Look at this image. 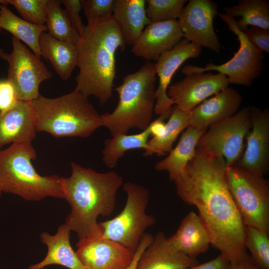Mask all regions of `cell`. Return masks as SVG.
Masks as SVG:
<instances>
[{"instance_id":"obj_9","label":"cell","mask_w":269,"mask_h":269,"mask_svg":"<svg viewBox=\"0 0 269 269\" xmlns=\"http://www.w3.org/2000/svg\"><path fill=\"white\" fill-rule=\"evenodd\" d=\"M218 15L227 25L229 29L237 35L240 43L238 51L230 60L222 64L208 63L205 67L187 65L183 68L181 72L186 75L192 73L216 71L227 77L229 84L249 87L263 70L264 55L249 40L245 33L238 28L234 18L224 13Z\"/></svg>"},{"instance_id":"obj_29","label":"cell","mask_w":269,"mask_h":269,"mask_svg":"<svg viewBox=\"0 0 269 269\" xmlns=\"http://www.w3.org/2000/svg\"><path fill=\"white\" fill-rule=\"evenodd\" d=\"M151 135L152 129L150 123L146 129L138 134L131 135L120 134L106 139L102 150L103 162L109 168H114L127 151L136 148L144 149Z\"/></svg>"},{"instance_id":"obj_24","label":"cell","mask_w":269,"mask_h":269,"mask_svg":"<svg viewBox=\"0 0 269 269\" xmlns=\"http://www.w3.org/2000/svg\"><path fill=\"white\" fill-rule=\"evenodd\" d=\"M206 132L189 126L182 133L176 146L165 158L155 165L157 171H166L171 181H173L185 170L195 156L198 142Z\"/></svg>"},{"instance_id":"obj_23","label":"cell","mask_w":269,"mask_h":269,"mask_svg":"<svg viewBox=\"0 0 269 269\" xmlns=\"http://www.w3.org/2000/svg\"><path fill=\"white\" fill-rule=\"evenodd\" d=\"M145 0H114L112 19L126 44L133 45L145 25L151 23L145 11Z\"/></svg>"},{"instance_id":"obj_39","label":"cell","mask_w":269,"mask_h":269,"mask_svg":"<svg viewBox=\"0 0 269 269\" xmlns=\"http://www.w3.org/2000/svg\"><path fill=\"white\" fill-rule=\"evenodd\" d=\"M153 236L148 233H145L141 239L140 243L135 252L134 258L126 269H136V265L139 259L147 247L152 242Z\"/></svg>"},{"instance_id":"obj_38","label":"cell","mask_w":269,"mask_h":269,"mask_svg":"<svg viewBox=\"0 0 269 269\" xmlns=\"http://www.w3.org/2000/svg\"><path fill=\"white\" fill-rule=\"evenodd\" d=\"M229 262L221 254L214 259L202 263L195 265L185 269H229Z\"/></svg>"},{"instance_id":"obj_12","label":"cell","mask_w":269,"mask_h":269,"mask_svg":"<svg viewBox=\"0 0 269 269\" xmlns=\"http://www.w3.org/2000/svg\"><path fill=\"white\" fill-rule=\"evenodd\" d=\"M76 253L85 269H126L135 252L103 237L100 226L79 240Z\"/></svg>"},{"instance_id":"obj_41","label":"cell","mask_w":269,"mask_h":269,"mask_svg":"<svg viewBox=\"0 0 269 269\" xmlns=\"http://www.w3.org/2000/svg\"><path fill=\"white\" fill-rule=\"evenodd\" d=\"M0 3H3L5 5H6L5 3V0H0Z\"/></svg>"},{"instance_id":"obj_37","label":"cell","mask_w":269,"mask_h":269,"mask_svg":"<svg viewBox=\"0 0 269 269\" xmlns=\"http://www.w3.org/2000/svg\"><path fill=\"white\" fill-rule=\"evenodd\" d=\"M18 99L14 87L7 79L0 80V113L13 107Z\"/></svg>"},{"instance_id":"obj_40","label":"cell","mask_w":269,"mask_h":269,"mask_svg":"<svg viewBox=\"0 0 269 269\" xmlns=\"http://www.w3.org/2000/svg\"><path fill=\"white\" fill-rule=\"evenodd\" d=\"M229 269H260L252 261L242 262L236 265H230Z\"/></svg>"},{"instance_id":"obj_11","label":"cell","mask_w":269,"mask_h":269,"mask_svg":"<svg viewBox=\"0 0 269 269\" xmlns=\"http://www.w3.org/2000/svg\"><path fill=\"white\" fill-rule=\"evenodd\" d=\"M12 50L10 53L0 48V58L8 64L7 79L13 85L18 99L31 102L40 95V83L52 77L40 60L20 40L12 36Z\"/></svg>"},{"instance_id":"obj_21","label":"cell","mask_w":269,"mask_h":269,"mask_svg":"<svg viewBox=\"0 0 269 269\" xmlns=\"http://www.w3.org/2000/svg\"><path fill=\"white\" fill-rule=\"evenodd\" d=\"M198 263L174 249L159 231L141 255L136 269H185Z\"/></svg>"},{"instance_id":"obj_20","label":"cell","mask_w":269,"mask_h":269,"mask_svg":"<svg viewBox=\"0 0 269 269\" xmlns=\"http://www.w3.org/2000/svg\"><path fill=\"white\" fill-rule=\"evenodd\" d=\"M167 240L174 249L192 259L206 252L211 245L207 228L193 211L187 214L176 232Z\"/></svg>"},{"instance_id":"obj_42","label":"cell","mask_w":269,"mask_h":269,"mask_svg":"<svg viewBox=\"0 0 269 269\" xmlns=\"http://www.w3.org/2000/svg\"><path fill=\"white\" fill-rule=\"evenodd\" d=\"M2 192V189H1V187L0 186V196Z\"/></svg>"},{"instance_id":"obj_35","label":"cell","mask_w":269,"mask_h":269,"mask_svg":"<svg viewBox=\"0 0 269 269\" xmlns=\"http://www.w3.org/2000/svg\"><path fill=\"white\" fill-rule=\"evenodd\" d=\"M61 3L65 7L71 25L79 36L82 34L85 26L80 15L82 9L81 0H62Z\"/></svg>"},{"instance_id":"obj_4","label":"cell","mask_w":269,"mask_h":269,"mask_svg":"<svg viewBox=\"0 0 269 269\" xmlns=\"http://www.w3.org/2000/svg\"><path fill=\"white\" fill-rule=\"evenodd\" d=\"M31 103L36 131L46 132L56 138H86L103 127L101 115L88 97L75 89L57 98L40 95Z\"/></svg>"},{"instance_id":"obj_8","label":"cell","mask_w":269,"mask_h":269,"mask_svg":"<svg viewBox=\"0 0 269 269\" xmlns=\"http://www.w3.org/2000/svg\"><path fill=\"white\" fill-rule=\"evenodd\" d=\"M123 188L127 199L123 210L115 218L99 224L104 237L135 252L144 231L156 220L146 213L149 200L148 189L130 182L125 183Z\"/></svg>"},{"instance_id":"obj_15","label":"cell","mask_w":269,"mask_h":269,"mask_svg":"<svg viewBox=\"0 0 269 269\" xmlns=\"http://www.w3.org/2000/svg\"><path fill=\"white\" fill-rule=\"evenodd\" d=\"M252 128L247 138L246 148L236 165L264 176L269 169V110L250 107Z\"/></svg>"},{"instance_id":"obj_1","label":"cell","mask_w":269,"mask_h":269,"mask_svg":"<svg viewBox=\"0 0 269 269\" xmlns=\"http://www.w3.org/2000/svg\"><path fill=\"white\" fill-rule=\"evenodd\" d=\"M223 157L196 149L184 171L173 181L178 197L195 206L211 245L230 263L251 261L245 246L246 225L228 189Z\"/></svg>"},{"instance_id":"obj_14","label":"cell","mask_w":269,"mask_h":269,"mask_svg":"<svg viewBox=\"0 0 269 269\" xmlns=\"http://www.w3.org/2000/svg\"><path fill=\"white\" fill-rule=\"evenodd\" d=\"M227 77L218 73H192L168 87L167 96L179 110L190 112L196 106L229 85Z\"/></svg>"},{"instance_id":"obj_34","label":"cell","mask_w":269,"mask_h":269,"mask_svg":"<svg viewBox=\"0 0 269 269\" xmlns=\"http://www.w3.org/2000/svg\"><path fill=\"white\" fill-rule=\"evenodd\" d=\"M81 2L88 23L112 18L114 0H81Z\"/></svg>"},{"instance_id":"obj_17","label":"cell","mask_w":269,"mask_h":269,"mask_svg":"<svg viewBox=\"0 0 269 269\" xmlns=\"http://www.w3.org/2000/svg\"><path fill=\"white\" fill-rule=\"evenodd\" d=\"M183 38L178 20L151 23L142 31L131 51L144 59L157 60L164 52L174 48Z\"/></svg>"},{"instance_id":"obj_32","label":"cell","mask_w":269,"mask_h":269,"mask_svg":"<svg viewBox=\"0 0 269 269\" xmlns=\"http://www.w3.org/2000/svg\"><path fill=\"white\" fill-rule=\"evenodd\" d=\"M186 0H146V15L151 23L179 18Z\"/></svg>"},{"instance_id":"obj_33","label":"cell","mask_w":269,"mask_h":269,"mask_svg":"<svg viewBox=\"0 0 269 269\" xmlns=\"http://www.w3.org/2000/svg\"><path fill=\"white\" fill-rule=\"evenodd\" d=\"M48 0H5L6 5L13 6L23 19L31 23L45 25Z\"/></svg>"},{"instance_id":"obj_13","label":"cell","mask_w":269,"mask_h":269,"mask_svg":"<svg viewBox=\"0 0 269 269\" xmlns=\"http://www.w3.org/2000/svg\"><path fill=\"white\" fill-rule=\"evenodd\" d=\"M218 14L217 5L213 0H189L178 20L183 38L219 53L221 45L213 26L214 18Z\"/></svg>"},{"instance_id":"obj_27","label":"cell","mask_w":269,"mask_h":269,"mask_svg":"<svg viewBox=\"0 0 269 269\" xmlns=\"http://www.w3.org/2000/svg\"><path fill=\"white\" fill-rule=\"evenodd\" d=\"M189 114L190 112L182 111L175 106H173L163 133L148 141L143 156L156 154L161 156L169 153L172 149L173 144L179 134L189 126Z\"/></svg>"},{"instance_id":"obj_7","label":"cell","mask_w":269,"mask_h":269,"mask_svg":"<svg viewBox=\"0 0 269 269\" xmlns=\"http://www.w3.org/2000/svg\"><path fill=\"white\" fill-rule=\"evenodd\" d=\"M226 183L246 226L269 234V184L264 176L227 165Z\"/></svg>"},{"instance_id":"obj_18","label":"cell","mask_w":269,"mask_h":269,"mask_svg":"<svg viewBox=\"0 0 269 269\" xmlns=\"http://www.w3.org/2000/svg\"><path fill=\"white\" fill-rule=\"evenodd\" d=\"M242 97L235 89L226 87L196 106L189 114V126L207 131L210 126L234 116L239 110Z\"/></svg>"},{"instance_id":"obj_31","label":"cell","mask_w":269,"mask_h":269,"mask_svg":"<svg viewBox=\"0 0 269 269\" xmlns=\"http://www.w3.org/2000/svg\"><path fill=\"white\" fill-rule=\"evenodd\" d=\"M269 233L246 226L245 246L249 250L252 262L260 269H269Z\"/></svg>"},{"instance_id":"obj_16","label":"cell","mask_w":269,"mask_h":269,"mask_svg":"<svg viewBox=\"0 0 269 269\" xmlns=\"http://www.w3.org/2000/svg\"><path fill=\"white\" fill-rule=\"evenodd\" d=\"M202 47L186 39L181 40L172 49L163 53L154 64L159 84L155 91L156 101L154 112L161 115L174 105L167 94L172 77L180 65L189 58H195L201 54Z\"/></svg>"},{"instance_id":"obj_2","label":"cell","mask_w":269,"mask_h":269,"mask_svg":"<svg viewBox=\"0 0 269 269\" xmlns=\"http://www.w3.org/2000/svg\"><path fill=\"white\" fill-rule=\"evenodd\" d=\"M126 45L112 17L88 23L76 44L79 72L75 89L87 97L94 96L101 105L106 103L114 86L116 52Z\"/></svg>"},{"instance_id":"obj_25","label":"cell","mask_w":269,"mask_h":269,"mask_svg":"<svg viewBox=\"0 0 269 269\" xmlns=\"http://www.w3.org/2000/svg\"><path fill=\"white\" fill-rule=\"evenodd\" d=\"M39 46L41 56L50 62L60 77L69 79L77 66L76 45L60 41L43 32L39 38Z\"/></svg>"},{"instance_id":"obj_6","label":"cell","mask_w":269,"mask_h":269,"mask_svg":"<svg viewBox=\"0 0 269 269\" xmlns=\"http://www.w3.org/2000/svg\"><path fill=\"white\" fill-rule=\"evenodd\" d=\"M36 156L31 142L12 143L0 149V186L2 192L19 196L28 201L51 197L64 199L61 177L42 176L31 160Z\"/></svg>"},{"instance_id":"obj_36","label":"cell","mask_w":269,"mask_h":269,"mask_svg":"<svg viewBox=\"0 0 269 269\" xmlns=\"http://www.w3.org/2000/svg\"><path fill=\"white\" fill-rule=\"evenodd\" d=\"M244 32L249 40L260 51L269 53V29L252 26Z\"/></svg>"},{"instance_id":"obj_19","label":"cell","mask_w":269,"mask_h":269,"mask_svg":"<svg viewBox=\"0 0 269 269\" xmlns=\"http://www.w3.org/2000/svg\"><path fill=\"white\" fill-rule=\"evenodd\" d=\"M35 112L31 102L18 100L0 113V149L10 143L32 142L36 137Z\"/></svg>"},{"instance_id":"obj_28","label":"cell","mask_w":269,"mask_h":269,"mask_svg":"<svg viewBox=\"0 0 269 269\" xmlns=\"http://www.w3.org/2000/svg\"><path fill=\"white\" fill-rule=\"evenodd\" d=\"M224 13L235 18L238 28L245 31L252 26L269 29V1L267 0H240L238 4L223 8Z\"/></svg>"},{"instance_id":"obj_22","label":"cell","mask_w":269,"mask_h":269,"mask_svg":"<svg viewBox=\"0 0 269 269\" xmlns=\"http://www.w3.org/2000/svg\"><path fill=\"white\" fill-rule=\"evenodd\" d=\"M71 232L64 223L58 227L54 235L42 232L40 238L41 243L47 247V255L41 262L30 265L27 269H44L52 265L62 266L69 269H85L71 245Z\"/></svg>"},{"instance_id":"obj_10","label":"cell","mask_w":269,"mask_h":269,"mask_svg":"<svg viewBox=\"0 0 269 269\" xmlns=\"http://www.w3.org/2000/svg\"><path fill=\"white\" fill-rule=\"evenodd\" d=\"M250 106L212 125L199 140L196 149L223 157L227 165H235L244 149V139L252 128Z\"/></svg>"},{"instance_id":"obj_3","label":"cell","mask_w":269,"mask_h":269,"mask_svg":"<svg viewBox=\"0 0 269 269\" xmlns=\"http://www.w3.org/2000/svg\"><path fill=\"white\" fill-rule=\"evenodd\" d=\"M71 167V175L61 177L64 199L71 206L65 224L80 240L90 235L97 228L100 215L112 214L117 191L124 180L115 171L100 173L74 162Z\"/></svg>"},{"instance_id":"obj_5","label":"cell","mask_w":269,"mask_h":269,"mask_svg":"<svg viewBox=\"0 0 269 269\" xmlns=\"http://www.w3.org/2000/svg\"><path fill=\"white\" fill-rule=\"evenodd\" d=\"M154 63L147 61L135 72L123 77L115 90L118 104L111 113L101 115L103 127L112 137L127 134L131 129H146L152 117L156 101Z\"/></svg>"},{"instance_id":"obj_26","label":"cell","mask_w":269,"mask_h":269,"mask_svg":"<svg viewBox=\"0 0 269 269\" xmlns=\"http://www.w3.org/2000/svg\"><path fill=\"white\" fill-rule=\"evenodd\" d=\"M4 29L13 36L25 43L33 53L40 57L39 38L42 32L47 30L45 25L31 23L14 14L3 3H0V30Z\"/></svg>"},{"instance_id":"obj_30","label":"cell","mask_w":269,"mask_h":269,"mask_svg":"<svg viewBox=\"0 0 269 269\" xmlns=\"http://www.w3.org/2000/svg\"><path fill=\"white\" fill-rule=\"evenodd\" d=\"M59 0H48L46 25L48 33L55 39L76 45L80 36L73 29L67 13L60 6Z\"/></svg>"}]
</instances>
